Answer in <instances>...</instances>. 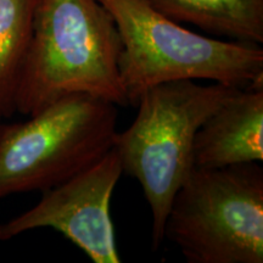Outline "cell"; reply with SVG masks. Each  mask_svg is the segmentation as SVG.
<instances>
[{"label": "cell", "instance_id": "obj_1", "mask_svg": "<svg viewBox=\"0 0 263 263\" xmlns=\"http://www.w3.org/2000/svg\"><path fill=\"white\" fill-rule=\"evenodd\" d=\"M121 48L112 16L98 0H38L14 111L31 116L72 94L126 106Z\"/></svg>", "mask_w": 263, "mask_h": 263}, {"label": "cell", "instance_id": "obj_2", "mask_svg": "<svg viewBox=\"0 0 263 263\" xmlns=\"http://www.w3.org/2000/svg\"><path fill=\"white\" fill-rule=\"evenodd\" d=\"M112 16L121 39L118 59L127 103L173 81L203 80L229 87L263 85V49L255 43L199 34L144 0H98Z\"/></svg>", "mask_w": 263, "mask_h": 263}, {"label": "cell", "instance_id": "obj_3", "mask_svg": "<svg viewBox=\"0 0 263 263\" xmlns=\"http://www.w3.org/2000/svg\"><path fill=\"white\" fill-rule=\"evenodd\" d=\"M241 88L193 80L173 81L147 89L138 101L130 126L116 132L112 147L123 173L140 184L151 212V240H164V223L174 194L194 168L193 146L203 121Z\"/></svg>", "mask_w": 263, "mask_h": 263}, {"label": "cell", "instance_id": "obj_4", "mask_svg": "<svg viewBox=\"0 0 263 263\" xmlns=\"http://www.w3.org/2000/svg\"><path fill=\"white\" fill-rule=\"evenodd\" d=\"M28 117L0 123V200L50 189L112 149L117 105L110 101L72 94Z\"/></svg>", "mask_w": 263, "mask_h": 263}, {"label": "cell", "instance_id": "obj_5", "mask_svg": "<svg viewBox=\"0 0 263 263\" xmlns=\"http://www.w3.org/2000/svg\"><path fill=\"white\" fill-rule=\"evenodd\" d=\"M166 238L189 263H262V167H194L173 196Z\"/></svg>", "mask_w": 263, "mask_h": 263}, {"label": "cell", "instance_id": "obj_6", "mask_svg": "<svg viewBox=\"0 0 263 263\" xmlns=\"http://www.w3.org/2000/svg\"><path fill=\"white\" fill-rule=\"evenodd\" d=\"M123 170L116 150L43 192L28 211L0 223V241L22 233L50 228L61 233L94 263H120L111 218V199Z\"/></svg>", "mask_w": 263, "mask_h": 263}, {"label": "cell", "instance_id": "obj_7", "mask_svg": "<svg viewBox=\"0 0 263 263\" xmlns=\"http://www.w3.org/2000/svg\"><path fill=\"white\" fill-rule=\"evenodd\" d=\"M263 160V85L238 89L199 127L193 146L197 168Z\"/></svg>", "mask_w": 263, "mask_h": 263}, {"label": "cell", "instance_id": "obj_8", "mask_svg": "<svg viewBox=\"0 0 263 263\" xmlns=\"http://www.w3.org/2000/svg\"><path fill=\"white\" fill-rule=\"evenodd\" d=\"M177 22L233 41L263 43V0H144Z\"/></svg>", "mask_w": 263, "mask_h": 263}, {"label": "cell", "instance_id": "obj_9", "mask_svg": "<svg viewBox=\"0 0 263 263\" xmlns=\"http://www.w3.org/2000/svg\"><path fill=\"white\" fill-rule=\"evenodd\" d=\"M38 0H0V114L14 111V97L32 34Z\"/></svg>", "mask_w": 263, "mask_h": 263}, {"label": "cell", "instance_id": "obj_10", "mask_svg": "<svg viewBox=\"0 0 263 263\" xmlns=\"http://www.w3.org/2000/svg\"><path fill=\"white\" fill-rule=\"evenodd\" d=\"M2 117H3V116H2V114H0V118H2Z\"/></svg>", "mask_w": 263, "mask_h": 263}]
</instances>
